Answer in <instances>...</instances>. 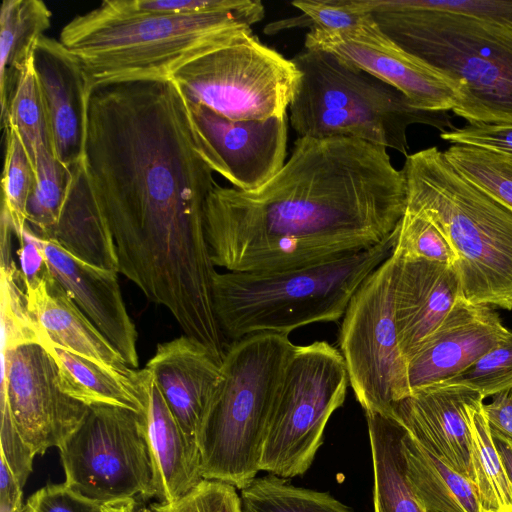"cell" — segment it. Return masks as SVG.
Masks as SVG:
<instances>
[{
  "mask_svg": "<svg viewBox=\"0 0 512 512\" xmlns=\"http://www.w3.org/2000/svg\"><path fill=\"white\" fill-rule=\"evenodd\" d=\"M301 74L254 34L191 60L170 79L184 99L231 120L287 116Z\"/></svg>",
  "mask_w": 512,
  "mask_h": 512,
  "instance_id": "10",
  "label": "cell"
},
{
  "mask_svg": "<svg viewBox=\"0 0 512 512\" xmlns=\"http://www.w3.org/2000/svg\"><path fill=\"white\" fill-rule=\"evenodd\" d=\"M304 47L333 54L400 91L418 109L453 110L464 85L408 53L386 36L370 14L345 29L310 28Z\"/></svg>",
  "mask_w": 512,
  "mask_h": 512,
  "instance_id": "13",
  "label": "cell"
},
{
  "mask_svg": "<svg viewBox=\"0 0 512 512\" xmlns=\"http://www.w3.org/2000/svg\"><path fill=\"white\" fill-rule=\"evenodd\" d=\"M350 3L402 49L464 85L455 115L512 124V23L434 11L416 0Z\"/></svg>",
  "mask_w": 512,
  "mask_h": 512,
  "instance_id": "4",
  "label": "cell"
},
{
  "mask_svg": "<svg viewBox=\"0 0 512 512\" xmlns=\"http://www.w3.org/2000/svg\"><path fill=\"white\" fill-rule=\"evenodd\" d=\"M392 253L455 266L456 255L440 229L422 214L405 209L396 229Z\"/></svg>",
  "mask_w": 512,
  "mask_h": 512,
  "instance_id": "35",
  "label": "cell"
},
{
  "mask_svg": "<svg viewBox=\"0 0 512 512\" xmlns=\"http://www.w3.org/2000/svg\"><path fill=\"white\" fill-rule=\"evenodd\" d=\"M436 385L464 386L477 391L483 399L512 390V330L467 369Z\"/></svg>",
  "mask_w": 512,
  "mask_h": 512,
  "instance_id": "36",
  "label": "cell"
},
{
  "mask_svg": "<svg viewBox=\"0 0 512 512\" xmlns=\"http://www.w3.org/2000/svg\"><path fill=\"white\" fill-rule=\"evenodd\" d=\"M394 255V317L399 347L407 359L440 325L461 290L453 265Z\"/></svg>",
  "mask_w": 512,
  "mask_h": 512,
  "instance_id": "21",
  "label": "cell"
},
{
  "mask_svg": "<svg viewBox=\"0 0 512 512\" xmlns=\"http://www.w3.org/2000/svg\"><path fill=\"white\" fill-rule=\"evenodd\" d=\"M71 178L58 219L44 240L96 267L119 273L116 247L92 189L83 158Z\"/></svg>",
  "mask_w": 512,
  "mask_h": 512,
  "instance_id": "25",
  "label": "cell"
},
{
  "mask_svg": "<svg viewBox=\"0 0 512 512\" xmlns=\"http://www.w3.org/2000/svg\"><path fill=\"white\" fill-rule=\"evenodd\" d=\"M294 346L288 335L256 333L226 347L221 382L196 434L203 479L241 490L256 478L277 391Z\"/></svg>",
  "mask_w": 512,
  "mask_h": 512,
  "instance_id": "7",
  "label": "cell"
},
{
  "mask_svg": "<svg viewBox=\"0 0 512 512\" xmlns=\"http://www.w3.org/2000/svg\"><path fill=\"white\" fill-rule=\"evenodd\" d=\"M451 144L474 146L512 156V124L467 123L440 133Z\"/></svg>",
  "mask_w": 512,
  "mask_h": 512,
  "instance_id": "39",
  "label": "cell"
},
{
  "mask_svg": "<svg viewBox=\"0 0 512 512\" xmlns=\"http://www.w3.org/2000/svg\"><path fill=\"white\" fill-rule=\"evenodd\" d=\"M145 420L156 497L174 502L203 480L196 438L182 429L153 380Z\"/></svg>",
  "mask_w": 512,
  "mask_h": 512,
  "instance_id": "23",
  "label": "cell"
},
{
  "mask_svg": "<svg viewBox=\"0 0 512 512\" xmlns=\"http://www.w3.org/2000/svg\"><path fill=\"white\" fill-rule=\"evenodd\" d=\"M22 488L5 460L0 457V512H22Z\"/></svg>",
  "mask_w": 512,
  "mask_h": 512,
  "instance_id": "46",
  "label": "cell"
},
{
  "mask_svg": "<svg viewBox=\"0 0 512 512\" xmlns=\"http://www.w3.org/2000/svg\"><path fill=\"white\" fill-rule=\"evenodd\" d=\"M0 457L23 487L33 470L35 454L18 433L7 406L1 403Z\"/></svg>",
  "mask_w": 512,
  "mask_h": 512,
  "instance_id": "41",
  "label": "cell"
},
{
  "mask_svg": "<svg viewBox=\"0 0 512 512\" xmlns=\"http://www.w3.org/2000/svg\"><path fill=\"white\" fill-rule=\"evenodd\" d=\"M52 13L41 0H4L0 10V118Z\"/></svg>",
  "mask_w": 512,
  "mask_h": 512,
  "instance_id": "27",
  "label": "cell"
},
{
  "mask_svg": "<svg viewBox=\"0 0 512 512\" xmlns=\"http://www.w3.org/2000/svg\"><path fill=\"white\" fill-rule=\"evenodd\" d=\"M479 399L468 406L477 490L485 512H512V486Z\"/></svg>",
  "mask_w": 512,
  "mask_h": 512,
  "instance_id": "28",
  "label": "cell"
},
{
  "mask_svg": "<svg viewBox=\"0 0 512 512\" xmlns=\"http://www.w3.org/2000/svg\"><path fill=\"white\" fill-rule=\"evenodd\" d=\"M348 385L338 349L325 341L295 345L277 391L260 471L285 479L303 475L323 443L329 418L343 405Z\"/></svg>",
  "mask_w": 512,
  "mask_h": 512,
  "instance_id": "9",
  "label": "cell"
},
{
  "mask_svg": "<svg viewBox=\"0 0 512 512\" xmlns=\"http://www.w3.org/2000/svg\"><path fill=\"white\" fill-rule=\"evenodd\" d=\"M385 241L325 263L285 270L216 272L213 302L224 336L288 335L318 322H336L363 281L392 253Z\"/></svg>",
  "mask_w": 512,
  "mask_h": 512,
  "instance_id": "6",
  "label": "cell"
},
{
  "mask_svg": "<svg viewBox=\"0 0 512 512\" xmlns=\"http://www.w3.org/2000/svg\"><path fill=\"white\" fill-rule=\"evenodd\" d=\"M397 258L391 255L360 285L343 316L339 346L349 383L364 412L392 416L407 396L406 359L394 317Z\"/></svg>",
  "mask_w": 512,
  "mask_h": 512,
  "instance_id": "12",
  "label": "cell"
},
{
  "mask_svg": "<svg viewBox=\"0 0 512 512\" xmlns=\"http://www.w3.org/2000/svg\"><path fill=\"white\" fill-rule=\"evenodd\" d=\"M41 240L52 275L125 363L138 369L137 330L122 297L119 273L91 265L57 244Z\"/></svg>",
  "mask_w": 512,
  "mask_h": 512,
  "instance_id": "19",
  "label": "cell"
},
{
  "mask_svg": "<svg viewBox=\"0 0 512 512\" xmlns=\"http://www.w3.org/2000/svg\"><path fill=\"white\" fill-rule=\"evenodd\" d=\"M71 178V169L54 153L45 149L39 153L35 180L27 203V225L40 239H45L55 225Z\"/></svg>",
  "mask_w": 512,
  "mask_h": 512,
  "instance_id": "32",
  "label": "cell"
},
{
  "mask_svg": "<svg viewBox=\"0 0 512 512\" xmlns=\"http://www.w3.org/2000/svg\"><path fill=\"white\" fill-rule=\"evenodd\" d=\"M241 512H353L328 492L295 486L269 474L240 490Z\"/></svg>",
  "mask_w": 512,
  "mask_h": 512,
  "instance_id": "30",
  "label": "cell"
},
{
  "mask_svg": "<svg viewBox=\"0 0 512 512\" xmlns=\"http://www.w3.org/2000/svg\"><path fill=\"white\" fill-rule=\"evenodd\" d=\"M41 344L55 360L58 383L66 394L87 406L110 405L145 414L152 381L146 368H117L48 342Z\"/></svg>",
  "mask_w": 512,
  "mask_h": 512,
  "instance_id": "24",
  "label": "cell"
},
{
  "mask_svg": "<svg viewBox=\"0 0 512 512\" xmlns=\"http://www.w3.org/2000/svg\"><path fill=\"white\" fill-rule=\"evenodd\" d=\"M265 16L261 1L240 11L194 15L147 12L131 0H106L75 16L60 42L81 62L90 86L140 78H170L186 63L253 34Z\"/></svg>",
  "mask_w": 512,
  "mask_h": 512,
  "instance_id": "3",
  "label": "cell"
},
{
  "mask_svg": "<svg viewBox=\"0 0 512 512\" xmlns=\"http://www.w3.org/2000/svg\"><path fill=\"white\" fill-rule=\"evenodd\" d=\"M135 499H120L100 505L98 512H134Z\"/></svg>",
  "mask_w": 512,
  "mask_h": 512,
  "instance_id": "48",
  "label": "cell"
},
{
  "mask_svg": "<svg viewBox=\"0 0 512 512\" xmlns=\"http://www.w3.org/2000/svg\"><path fill=\"white\" fill-rule=\"evenodd\" d=\"M33 67L55 157L68 168L84 156L90 83L79 59L60 40L37 42Z\"/></svg>",
  "mask_w": 512,
  "mask_h": 512,
  "instance_id": "18",
  "label": "cell"
},
{
  "mask_svg": "<svg viewBox=\"0 0 512 512\" xmlns=\"http://www.w3.org/2000/svg\"><path fill=\"white\" fill-rule=\"evenodd\" d=\"M5 154L2 174V209L8 214L14 235L20 236L27 225V203L35 173L17 133L4 128Z\"/></svg>",
  "mask_w": 512,
  "mask_h": 512,
  "instance_id": "34",
  "label": "cell"
},
{
  "mask_svg": "<svg viewBox=\"0 0 512 512\" xmlns=\"http://www.w3.org/2000/svg\"><path fill=\"white\" fill-rule=\"evenodd\" d=\"M492 437L495 447L500 455L507 477L512 486V442H509L498 436L492 435Z\"/></svg>",
  "mask_w": 512,
  "mask_h": 512,
  "instance_id": "47",
  "label": "cell"
},
{
  "mask_svg": "<svg viewBox=\"0 0 512 512\" xmlns=\"http://www.w3.org/2000/svg\"><path fill=\"white\" fill-rule=\"evenodd\" d=\"M186 105L206 162L232 187L256 189L285 164L288 115L267 121L231 120L204 105Z\"/></svg>",
  "mask_w": 512,
  "mask_h": 512,
  "instance_id": "15",
  "label": "cell"
},
{
  "mask_svg": "<svg viewBox=\"0 0 512 512\" xmlns=\"http://www.w3.org/2000/svg\"><path fill=\"white\" fill-rule=\"evenodd\" d=\"M100 505L89 501L65 483H49L34 492L22 512H98Z\"/></svg>",
  "mask_w": 512,
  "mask_h": 512,
  "instance_id": "40",
  "label": "cell"
},
{
  "mask_svg": "<svg viewBox=\"0 0 512 512\" xmlns=\"http://www.w3.org/2000/svg\"><path fill=\"white\" fill-rule=\"evenodd\" d=\"M509 332L495 308L460 294L440 325L406 359L410 394L455 377Z\"/></svg>",
  "mask_w": 512,
  "mask_h": 512,
  "instance_id": "16",
  "label": "cell"
},
{
  "mask_svg": "<svg viewBox=\"0 0 512 512\" xmlns=\"http://www.w3.org/2000/svg\"><path fill=\"white\" fill-rule=\"evenodd\" d=\"M402 171L405 209L445 235L463 297L512 310V210L467 180L437 147L408 154Z\"/></svg>",
  "mask_w": 512,
  "mask_h": 512,
  "instance_id": "5",
  "label": "cell"
},
{
  "mask_svg": "<svg viewBox=\"0 0 512 512\" xmlns=\"http://www.w3.org/2000/svg\"><path fill=\"white\" fill-rule=\"evenodd\" d=\"M483 410L491 434L512 442V390L492 396L491 403L483 404Z\"/></svg>",
  "mask_w": 512,
  "mask_h": 512,
  "instance_id": "45",
  "label": "cell"
},
{
  "mask_svg": "<svg viewBox=\"0 0 512 512\" xmlns=\"http://www.w3.org/2000/svg\"><path fill=\"white\" fill-rule=\"evenodd\" d=\"M58 449L64 483L89 501L102 505L156 497L145 414L117 406H90Z\"/></svg>",
  "mask_w": 512,
  "mask_h": 512,
  "instance_id": "11",
  "label": "cell"
},
{
  "mask_svg": "<svg viewBox=\"0 0 512 512\" xmlns=\"http://www.w3.org/2000/svg\"><path fill=\"white\" fill-rule=\"evenodd\" d=\"M148 512H241V499L233 485L203 479L180 499L153 503Z\"/></svg>",
  "mask_w": 512,
  "mask_h": 512,
  "instance_id": "37",
  "label": "cell"
},
{
  "mask_svg": "<svg viewBox=\"0 0 512 512\" xmlns=\"http://www.w3.org/2000/svg\"><path fill=\"white\" fill-rule=\"evenodd\" d=\"M0 120L3 129L11 128L19 136L35 173L39 153L52 151V147L32 57L22 69Z\"/></svg>",
  "mask_w": 512,
  "mask_h": 512,
  "instance_id": "31",
  "label": "cell"
},
{
  "mask_svg": "<svg viewBox=\"0 0 512 512\" xmlns=\"http://www.w3.org/2000/svg\"><path fill=\"white\" fill-rule=\"evenodd\" d=\"M291 4L302 12V16L293 19L289 27L340 30L355 25L364 14L353 9L348 0H297Z\"/></svg>",
  "mask_w": 512,
  "mask_h": 512,
  "instance_id": "38",
  "label": "cell"
},
{
  "mask_svg": "<svg viewBox=\"0 0 512 512\" xmlns=\"http://www.w3.org/2000/svg\"><path fill=\"white\" fill-rule=\"evenodd\" d=\"M301 74L289 105L298 137H350L408 155L407 129H454L447 112L415 108L397 89L326 51L303 47L291 58Z\"/></svg>",
  "mask_w": 512,
  "mask_h": 512,
  "instance_id": "8",
  "label": "cell"
},
{
  "mask_svg": "<svg viewBox=\"0 0 512 512\" xmlns=\"http://www.w3.org/2000/svg\"><path fill=\"white\" fill-rule=\"evenodd\" d=\"M83 160L119 273L165 307L184 334L217 344V271L204 232V205L216 181L175 83L140 78L93 85Z\"/></svg>",
  "mask_w": 512,
  "mask_h": 512,
  "instance_id": "1",
  "label": "cell"
},
{
  "mask_svg": "<svg viewBox=\"0 0 512 512\" xmlns=\"http://www.w3.org/2000/svg\"><path fill=\"white\" fill-rule=\"evenodd\" d=\"M221 364L206 345L183 334L158 344L145 366L182 429L195 438L221 382Z\"/></svg>",
  "mask_w": 512,
  "mask_h": 512,
  "instance_id": "20",
  "label": "cell"
},
{
  "mask_svg": "<svg viewBox=\"0 0 512 512\" xmlns=\"http://www.w3.org/2000/svg\"><path fill=\"white\" fill-rule=\"evenodd\" d=\"M405 208V177L387 148L350 137H298L262 186L215 184L204 205V232L215 266L294 269L385 241Z\"/></svg>",
  "mask_w": 512,
  "mask_h": 512,
  "instance_id": "2",
  "label": "cell"
},
{
  "mask_svg": "<svg viewBox=\"0 0 512 512\" xmlns=\"http://www.w3.org/2000/svg\"><path fill=\"white\" fill-rule=\"evenodd\" d=\"M481 395L456 385H431L395 402L392 417L444 465L475 484L468 406Z\"/></svg>",
  "mask_w": 512,
  "mask_h": 512,
  "instance_id": "17",
  "label": "cell"
},
{
  "mask_svg": "<svg viewBox=\"0 0 512 512\" xmlns=\"http://www.w3.org/2000/svg\"><path fill=\"white\" fill-rule=\"evenodd\" d=\"M1 403L35 455L59 448L87 414L86 404L58 383L55 360L41 343L1 350Z\"/></svg>",
  "mask_w": 512,
  "mask_h": 512,
  "instance_id": "14",
  "label": "cell"
},
{
  "mask_svg": "<svg viewBox=\"0 0 512 512\" xmlns=\"http://www.w3.org/2000/svg\"><path fill=\"white\" fill-rule=\"evenodd\" d=\"M444 154L467 180L512 210L511 155L459 144Z\"/></svg>",
  "mask_w": 512,
  "mask_h": 512,
  "instance_id": "33",
  "label": "cell"
},
{
  "mask_svg": "<svg viewBox=\"0 0 512 512\" xmlns=\"http://www.w3.org/2000/svg\"><path fill=\"white\" fill-rule=\"evenodd\" d=\"M373 463L374 512H430L405 473L404 427L392 416L365 412Z\"/></svg>",
  "mask_w": 512,
  "mask_h": 512,
  "instance_id": "26",
  "label": "cell"
},
{
  "mask_svg": "<svg viewBox=\"0 0 512 512\" xmlns=\"http://www.w3.org/2000/svg\"><path fill=\"white\" fill-rule=\"evenodd\" d=\"M425 449V448H424ZM427 451V450H426ZM432 464L466 512H485L474 483L444 465L427 451Z\"/></svg>",
  "mask_w": 512,
  "mask_h": 512,
  "instance_id": "44",
  "label": "cell"
},
{
  "mask_svg": "<svg viewBox=\"0 0 512 512\" xmlns=\"http://www.w3.org/2000/svg\"><path fill=\"white\" fill-rule=\"evenodd\" d=\"M252 0H131L138 10L165 14L194 15L240 11Z\"/></svg>",
  "mask_w": 512,
  "mask_h": 512,
  "instance_id": "43",
  "label": "cell"
},
{
  "mask_svg": "<svg viewBox=\"0 0 512 512\" xmlns=\"http://www.w3.org/2000/svg\"><path fill=\"white\" fill-rule=\"evenodd\" d=\"M12 227L0 224L1 259V350L26 343H41L30 315L20 268L11 256Z\"/></svg>",
  "mask_w": 512,
  "mask_h": 512,
  "instance_id": "29",
  "label": "cell"
},
{
  "mask_svg": "<svg viewBox=\"0 0 512 512\" xmlns=\"http://www.w3.org/2000/svg\"><path fill=\"white\" fill-rule=\"evenodd\" d=\"M23 283L28 310L40 333L41 343H51L109 366L129 367L47 266L40 275L23 279Z\"/></svg>",
  "mask_w": 512,
  "mask_h": 512,
  "instance_id": "22",
  "label": "cell"
},
{
  "mask_svg": "<svg viewBox=\"0 0 512 512\" xmlns=\"http://www.w3.org/2000/svg\"><path fill=\"white\" fill-rule=\"evenodd\" d=\"M423 8L512 23V0H416Z\"/></svg>",
  "mask_w": 512,
  "mask_h": 512,
  "instance_id": "42",
  "label": "cell"
}]
</instances>
